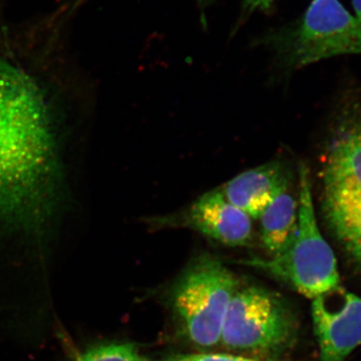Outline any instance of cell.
<instances>
[{"instance_id":"cell-7","label":"cell","mask_w":361,"mask_h":361,"mask_svg":"<svg viewBox=\"0 0 361 361\" xmlns=\"http://www.w3.org/2000/svg\"><path fill=\"white\" fill-rule=\"evenodd\" d=\"M153 230L189 229L229 247H248L254 239L253 222L233 206L218 189L207 192L177 212L146 219Z\"/></svg>"},{"instance_id":"cell-12","label":"cell","mask_w":361,"mask_h":361,"mask_svg":"<svg viewBox=\"0 0 361 361\" xmlns=\"http://www.w3.org/2000/svg\"><path fill=\"white\" fill-rule=\"evenodd\" d=\"M188 361H269L243 355H226V353H199L186 356Z\"/></svg>"},{"instance_id":"cell-8","label":"cell","mask_w":361,"mask_h":361,"mask_svg":"<svg viewBox=\"0 0 361 361\" xmlns=\"http://www.w3.org/2000/svg\"><path fill=\"white\" fill-rule=\"evenodd\" d=\"M322 361H343L361 344V298L341 286L313 298Z\"/></svg>"},{"instance_id":"cell-10","label":"cell","mask_w":361,"mask_h":361,"mask_svg":"<svg viewBox=\"0 0 361 361\" xmlns=\"http://www.w3.org/2000/svg\"><path fill=\"white\" fill-rule=\"evenodd\" d=\"M298 191V189H297ZM298 218V195L287 188L270 202L261 214L260 240L265 250L274 255L290 239Z\"/></svg>"},{"instance_id":"cell-5","label":"cell","mask_w":361,"mask_h":361,"mask_svg":"<svg viewBox=\"0 0 361 361\" xmlns=\"http://www.w3.org/2000/svg\"><path fill=\"white\" fill-rule=\"evenodd\" d=\"M296 318L281 296L259 286L237 288L226 314L220 344L230 350L272 355L291 345Z\"/></svg>"},{"instance_id":"cell-14","label":"cell","mask_w":361,"mask_h":361,"mask_svg":"<svg viewBox=\"0 0 361 361\" xmlns=\"http://www.w3.org/2000/svg\"><path fill=\"white\" fill-rule=\"evenodd\" d=\"M353 4L356 13L355 18L361 23V0H353Z\"/></svg>"},{"instance_id":"cell-16","label":"cell","mask_w":361,"mask_h":361,"mask_svg":"<svg viewBox=\"0 0 361 361\" xmlns=\"http://www.w3.org/2000/svg\"><path fill=\"white\" fill-rule=\"evenodd\" d=\"M174 361H188V360H187L186 356H185V357L180 358V360H174Z\"/></svg>"},{"instance_id":"cell-15","label":"cell","mask_w":361,"mask_h":361,"mask_svg":"<svg viewBox=\"0 0 361 361\" xmlns=\"http://www.w3.org/2000/svg\"><path fill=\"white\" fill-rule=\"evenodd\" d=\"M199 2H200L201 4H203V6H207V4H211V2H213L214 0H198Z\"/></svg>"},{"instance_id":"cell-13","label":"cell","mask_w":361,"mask_h":361,"mask_svg":"<svg viewBox=\"0 0 361 361\" xmlns=\"http://www.w3.org/2000/svg\"><path fill=\"white\" fill-rule=\"evenodd\" d=\"M274 0H244V9L247 13L256 11H267L272 6Z\"/></svg>"},{"instance_id":"cell-9","label":"cell","mask_w":361,"mask_h":361,"mask_svg":"<svg viewBox=\"0 0 361 361\" xmlns=\"http://www.w3.org/2000/svg\"><path fill=\"white\" fill-rule=\"evenodd\" d=\"M291 170L280 161H271L233 178L219 188L233 206L249 217L259 219L280 192L293 186Z\"/></svg>"},{"instance_id":"cell-11","label":"cell","mask_w":361,"mask_h":361,"mask_svg":"<svg viewBox=\"0 0 361 361\" xmlns=\"http://www.w3.org/2000/svg\"><path fill=\"white\" fill-rule=\"evenodd\" d=\"M75 361H142L137 348L129 343H110L94 346Z\"/></svg>"},{"instance_id":"cell-3","label":"cell","mask_w":361,"mask_h":361,"mask_svg":"<svg viewBox=\"0 0 361 361\" xmlns=\"http://www.w3.org/2000/svg\"><path fill=\"white\" fill-rule=\"evenodd\" d=\"M297 195L296 228L281 250L267 258L247 259L240 263L262 271L313 299L341 286V277L336 255L318 227L310 169L303 163L298 167Z\"/></svg>"},{"instance_id":"cell-6","label":"cell","mask_w":361,"mask_h":361,"mask_svg":"<svg viewBox=\"0 0 361 361\" xmlns=\"http://www.w3.org/2000/svg\"><path fill=\"white\" fill-rule=\"evenodd\" d=\"M278 51L292 68L342 54H361V23L339 0H312L300 25L279 40Z\"/></svg>"},{"instance_id":"cell-4","label":"cell","mask_w":361,"mask_h":361,"mask_svg":"<svg viewBox=\"0 0 361 361\" xmlns=\"http://www.w3.org/2000/svg\"><path fill=\"white\" fill-rule=\"evenodd\" d=\"M239 282L213 256L195 259L180 275L173 292V305L188 338L209 348L220 344L221 334Z\"/></svg>"},{"instance_id":"cell-2","label":"cell","mask_w":361,"mask_h":361,"mask_svg":"<svg viewBox=\"0 0 361 361\" xmlns=\"http://www.w3.org/2000/svg\"><path fill=\"white\" fill-rule=\"evenodd\" d=\"M322 213L349 260L361 270V103L346 104L322 167Z\"/></svg>"},{"instance_id":"cell-1","label":"cell","mask_w":361,"mask_h":361,"mask_svg":"<svg viewBox=\"0 0 361 361\" xmlns=\"http://www.w3.org/2000/svg\"><path fill=\"white\" fill-rule=\"evenodd\" d=\"M0 0V219L39 227L58 191L59 160L45 75L71 59L77 16L58 4L13 20Z\"/></svg>"}]
</instances>
